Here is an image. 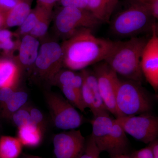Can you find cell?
Here are the masks:
<instances>
[{
  "instance_id": "1",
  "label": "cell",
  "mask_w": 158,
  "mask_h": 158,
  "mask_svg": "<svg viewBox=\"0 0 158 158\" xmlns=\"http://www.w3.org/2000/svg\"><path fill=\"white\" fill-rule=\"evenodd\" d=\"M113 42L96 37L90 29H81L62 46L63 64L71 70L85 69L89 65L104 61Z\"/></svg>"
},
{
  "instance_id": "2",
  "label": "cell",
  "mask_w": 158,
  "mask_h": 158,
  "mask_svg": "<svg viewBox=\"0 0 158 158\" xmlns=\"http://www.w3.org/2000/svg\"><path fill=\"white\" fill-rule=\"evenodd\" d=\"M148 39L137 36L124 41H113L104 62L118 75L142 83L144 76L141 69V57Z\"/></svg>"
},
{
  "instance_id": "3",
  "label": "cell",
  "mask_w": 158,
  "mask_h": 158,
  "mask_svg": "<svg viewBox=\"0 0 158 158\" xmlns=\"http://www.w3.org/2000/svg\"><path fill=\"white\" fill-rule=\"evenodd\" d=\"M110 21V29L118 37H131L152 31L156 20L147 7L134 0Z\"/></svg>"
},
{
  "instance_id": "4",
  "label": "cell",
  "mask_w": 158,
  "mask_h": 158,
  "mask_svg": "<svg viewBox=\"0 0 158 158\" xmlns=\"http://www.w3.org/2000/svg\"><path fill=\"white\" fill-rule=\"evenodd\" d=\"M116 103L118 117L149 113L152 107V100L142 83L126 79H120Z\"/></svg>"
},
{
  "instance_id": "5",
  "label": "cell",
  "mask_w": 158,
  "mask_h": 158,
  "mask_svg": "<svg viewBox=\"0 0 158 158\" xmlns=\"http://www.w3.org/2000/svg\"><path fill=\"white\" fill-rule=\"evenodd\" d=\"M45 100L52 121L59 129H76L84 122L83 116L65 98L55 93H46Z\"/></svg>"
},
{
  "instance_id": "6",
  "label": "cell",
  "mask_w": 158,
  "mask_h": 158,
  "mask_svg": "<svg viewBox=\"0 0 158 158\" xmlns=\"http://www.w3.org/2000/svg\"><path fill=\"white\" fill-rule=\"evenodd\" d=\"M102 23L88 9L73 7H63L56 20L57 31L68 38L81 29L93 31Z\"/></svg>"
},
{
  "instance_id": "7",
  "label": "cell",
  "mask_w": 158,
  "mask_h": 158,
  "mask_svg": "<svg viewBox=\"0 0 158 158\" xmlns=\"http://www.w3.org/2000/svg\"><path fill=\"white\" fill-rule=\"evenodd\" d=\"M126 134L139 141L149 144L158 135V117L149 113L115 118Z\"/></svg>"
},
{
  "instance_id": "8",
  "label": "cell",
  "mask_w": 158,
  "mask_h": 158,
  "mask_svg": "<svg viewBox=\"0 0 158 158\" xmlns=\"http://www.w3.org/2000/svg\"><path fill=\"white\" fill-rule=\"evenodd\" d=\"M100 93L103 101L109 113L116 118L118 117L116 109V90L120 79L117 74L105 62L97 63L94 67Z\"/></svg>"
},
{
  "instance_id": "9",
  "label": "cell",
  "mask_w": 158,
  "mask_h": 158,
  "mask_svg": "<svg viewBox=\"0 0 158 158\" xmlns=\"http://www.w3.org/2000/svg\"><path fill=\"white\" fill-rule=\"evenodd\" d=\"M86 139L80 130L73 129L54 136V153L56 158H80L85 150Z\"/></svg>"
},
{
  "instance_id": "10",
  "label": "cell",
  "mask_w": 158,
  "mask_h": 158,
  "mask_svg": "<svg viewBox=\"0 0 158 158\" xmlns=\"http://www.w3.org/2000/svg\"><path fill=\"white\" fill-rule=\"evenodd\" d=\"M157 26L153 27L151 36L142 52L141 67L143 76L157 92L158 90V35Z\"/></svg>"
},
{
  "instance_id": "11",
  "label": "cell",
  "mask_w": 158,
  "mask_h": 158,
  "mask_svg": "<svg viewBox=\"0 0 158 158\" xmlns=\"http://www.w3.org/2000/svg\"><path fill=\"white\" fill-rule=\"evenodd\" d=\"M35 63L41 74L52 81L63 63L62 46L56 42L43 44Z\"/></svg>"
},
{
  "instance_id": "12",
  "label": "cell",
  "mask_w": 158,
  "mask_h": 158,
  "mask_svg": "<svg viewBox=\"0 0 158 158\" xmlns=\"http://www.w3.org/2000/svg\"><path fill=\"white\" fill-rule=\"evenodd\" d=\"M114 121L110 115L94 116L90 121L92 126L90 135L101 152H106Z\"/></svg>"
},
{
  "instance_id": "13",
  "label": "cell",
  "mask_w": 158,
  "mask_h": 158,
  "mask_svg": "<svg viewBox=\"0 0 158 158\" xmlns=\"http://www.w3.org/2000/svg\"><path fill=\"white\" fill-rule=\"evenodd\" d=\"M128 141L126 133L114 119L106 152L111 158H117L119 156L128 154Z\"/></svg>"
},
{
  "instance_id": "14",
  "label": "cell",
  "mask_w": 158,
  "mask_h": 158,
  "mask_svg": "<svg viewBox=\"0 0 158 158\" xmlns=\"http://www.w3.org/2000/svg\"><path fill=\"white\" fill-rule=\"evenodd\" d=\"M84 81L90 88L94 98L93 108L91 110L94 116L110 115L100 93L97 80L93 71L84 69L81 71Z\"/></svg>"
},
{
  "instance_id": "15",
  "label": "cell",
  "mask_w": 158,
  "mask_h": 158,
  "mask_svg": "<svg viewBox=\"0 0 158 158\" xmlns=\"http://www.w3.org/2000/svg\"><path fill=\"white\" fill-rule=\"evenodd\" d=\"M119 0H87V9L102 23H109Z\"/></svg>"
},
{
  "instance_id": "16",
  "label": "cell",
  "mask_w": 158,
  "mask_h": 158,
  "mask_svg": "<svg viewBox=\"0 0 158 158\" xmlns=\"http://www.w3.org/2000/svg\"><path fill=\"white\" fill-rule=\"evenodd\" d=\"M39 42L35 37L26 35L20 46V61L23 65L29 66L35 62L38 56Z\"/></svg>"
},
{
  "instance_id": "17",
  "label": "cell",
  "mask_w": 158,
  "mask_h": 158,
  "mask_svg": "<svg viewBox=\"0 0 158 158\" xmlns=\"http://www.w3.org/2000/svg\"><path fill=\"white\" fill-rule=\"evenodd\" d=\"M18 129L17 138L23 146L35 148L41 143L43 132L35 124H31Z\"/></svg>"
},
{
  "instance_id": "18",
  "label": "cell",
  "mask_w": 158,
  "mask_h": 158,
  "mask_svg": "<svg viewBox=\"0 0 158 158\" xmlns=\"http://www.w3.org/2000/svg\"><path fill=\"white\" fill-rule=\"evenodd\" d=\"M22 146L17 138L2 136L0 138V158H18L21 153Z\"/></svg>"
},
{
  "instance_id": "19",
  "label": "cell",
  "mask_w": 158,
  "mask_h": 158,
  "mask_svg": "<svg viewBox=\"0 0 158 158\" xmlns=\"http://www.w3.org/2000/svg\"><path fill=\"white\" fill-rule=\"evenodd\" d=\"M28 99V94L23 91H15L10 98L4 104L2 114L4 117L11 118L13 113L25 106Z\"/></svg>"
},
{
  "instance_id": "20",
  "label": "cell",
  "mask_w": 158,
  "mask_h": 158,
  "mask_svg": "<svg viewBox=\"0 0 158 158\" xmlns=\"http://www.w3.org/2000/svg\"><path fill=\"white\" fill-rule=\"evenodd\" d=\"M30 14V7L26 3H20L12 8L7 16L6 24L9 27L21 26Z\"/></svg>"
},
{
  "instance_id": "21",
  "label": "cell",
  "mask_w": 158,
  "mask_h": 158,
  "mask_svg": "<svg viewBox=\"0 0 158 158\" xmlns=\"http://www.w3.org/2000/svg\"><path fill=\"white\" fill-rule=\"evenodd\" d=\"M17 73L14 63L9 60L0 61V88L11 86Z\"/></svg>"
},
{
  "instance_id": "22",
  "label": "cell",
  "mask_w": 158,
  "mask_h": 158,
  "mask_svg": "<svg viewBox=\"0 0 158 158\" xmlns=\"http://www.w3.org/2000/svg\"><path fill=\"white\" fill-rule=\"evenodd\" d=\"M65 99L74 107L84 112L86 108L81 95V92L70 86H63L60 87Z\"/></svg>"
},
{
  "instance_id": "23",
  "label": "cell",
  "mask_w": 158,
  "mask_h": 158,
  "mask_svg": "<svg viewBox=\"0 0 158 158\" xmlns=\"http://www.w3.org/2000/svg\"><path fill=\"white\" fill-rule=\"evenodd\" d=\"M10 119L18 128L34 124L31 119L29 107L25 106L13 113Z\"/></svg>"
},
{
  "instance_id": "24",
  "label": "cell",
  "mask_w": 158,
  "mask_h": 158,
  "mask_svg": "<svg viewBox=\"0 0 158 158\" xmlns=\"http://www.w3.org/2000/svg\"><path fill=\"white\" fill-rule=\"evenodd\" d=\"M77 73L72 70L59 71L54 77L52 81L60 86H72Z\"/></svg>"
},
{
  "instance_id": "25",
  "label": "cell",
  "mask_w": 158,
  "mask_h": 158,
  "mask_svg": "<svg viewBox=\"0 0 158 158\" xmlns=\"http://www.w3.org/2000/svg\"><path fill=\"white\" fill-rule=\"evenodd\" d=\"M101 152L90 135L86 140L85 150L80 158H100Z\"/></svg>"
},
{
  "instance_id": "26",
  "label": "cell",
  "mask_w": 158,
  "mask_h": 158,
  "mask_svg": "<svg viewBox=\"0 0 158 158\" xmlns=\"http://www.w3.org/2000/svg\"><path fill=\"white\" fill-rule=\"evenodd\" d=\"M29 111L33 123L44 132L46 123L44 116L42 112L39 109L33 107H29Z\"/></svg>"
},
{
  "instance_id": "27",
  "label": "cell",
  "mask_w": 158,
  "mask_h": 158,
  "mask_svg": "<svg viewBox=\"0 0 158 158\" xmlns=\"http://www.w3.org/2000/svg\"><path fill=\"white\" fill-rule=\"evenodd\" d=\"M81 95L83 103L86 108L92 110L93 108L94 98L90 88L88 87L84 80L81 89Z\"/></svg>"
},
{
  "instance_id": "28",
  "label": "cell",
  "mask_w": 158,
  "mask_h": 158,
  "mask_svg": "<svg viewBox=\"0 0 158 158\" xmlns=\"http://www.w3.org/2000/svg\"><path fill=\"white\" fill-rule=\"evenodd\" d=\"M39 20V18L34 13H30L25 20L20 26V31L23 34L31 32L36 25Z\"/></svg>"
},
{
  "instance_id": "29",
  "label": "cell",
  "mask_w": 158,
  "mask_h": 158,
  "mask_svg": "<svg viewBox=\"0 0 158 158\" xmlns=\"http://www.w3.org/2000/svg\"><path fill=\"white\" fill-rule=\"evenodd\" d=\"M48 29V23L47 22L41 20L39 18L37 23L30 32L33 37H41L46 33Z\"/></svg>"
},
{
  "instance_id": "30",
  "label": "cell",
  "mask_w": 158,
  "mask_h": 158,
  "mask_svg": "<svg viewBox=\"0 0 158 158\" xmlns=\"http://www.w3.org/2000/svg\"><path fill=\"white\" fill-rule=\"evenodd\" d=\"M63 7H73L80 9H86L88 8L87 0H61Z\"/></svg>"
},
{
  "instance_id": "31",
  "label": "cell",
  "mask_w": 158,
  "mask_h": 158,
  "mask_svg": "<svg viewBox=\"0 0 158 158\" xmlns=\"http://www.w3.org/2000/svg\"><path fill=\"white\" fill-rule=\"evenodd\" d=\"M129 156L131 158H153L152 150L149 145L135 152Z\"/></svg>"
},
{
  "instance_id": "32",
  "label": "cell",
  "mask_w": 158,
  "mask_h": 158,
  "mask_svg": "<svg viewBox=\"0 0 158 158\" xmlns=\"http://www.w3.org/2000/svg\"><path fill=\"white\" fill-rule=\"evenodd\" d=\"M15 91L11 86L0 88V103L4 105L10 98Z\"/></svg>"
},
{
  "instance_id": "33",
  "label": "cell",
  "mask_w": 158,
  "mask_h": 158,
  "mask_svg": "<svg viewBox=\"0 0 158 158\" xmlns=\"http://www.w3.org/2000/svg\"><path fill=\"white\" fill-rule=\"evenodd\" d=\"M14 43L12 41L11 38L4 42L0 43V49L4 51L11 50L14 48Z\"/></svg>"
},
{
  "instance_id": "34",
  "label": "cell",
  "mask_w": 158,
  "mask_h": 158,
  "mask_svg": "<svg viewBox=\"0 0 158 158\" xmlns=\"http://www.w3.org/2000/svg\"><path fill=\"white\" fill-rule=\"evenodd\" d=\"M11 33L7 30H0V43L11 39Z\"/></svg>"
},
{
  "instance_id": "35",
  "label": "cell",
  "mask_w": 158,
  "mask_h": 158,
  "mask_svg": "<svg viewBox=\"0 0 158 158\" xmlns=\"http://www.w3.org/2000/svg\"><path fill=\"white\" fill-rule=\"evenodd\" d=\"M17 5L15 0H0V6L8 8H13Z\"/></svg>"
},
{
  "instance_id": "36",
  "label": "cell",
  "mask_w": 158,
  "mask_h": 158,
  "mask_svg": "<svg viewBox=\"0 0 158 158\" xmlns=\"http://www.w3.org/2000/svg\"><path fill=\"white\" fill-rule=\"evenodd\" d=\"M152 150L153 158H158V143L157 139H156L154 141L149 143Z\"/></svg>"
},
{
  "instance_id": "37",
  "label": "cell",
  "mask_w": 158,
  "mask_h": 158,
  "mask_svg": "<svg viewBox=\"0 0 158 158\" xmlns=\"http://www.w3.org/2000/svg\"><path fill=\"white\" fill-rule=\"evenodd\" d=\"M134 1L141 3V4H144L145 6H147L150 3L156 0H134Z\"/></svg>"
},
{
  "instance_id": "38",
  "label": "cell",
  "mask_w": 158,
  "mask_h": 158,
  "mask_svg": "<svg viewBox=\"0 0 158 158\" xmlns=\"http://www.w3.org/2000/svg\"><path fill=\"white\" fill-rule=\"evenodd\" d=\"M22 158H43L39 156L32 155L30 154H23Z\"/></svg>"
},
{
  "instance_id": "39",
  "label": "cell",
  "mask_w": 158,
  "mask_h": 158,
  "mask_svg": "<svg viewBox=\"0 0 158 158\" xmlns=\"http://www.w3.org/2000/svg\"><path fill=\"white\" fill-rule=\"evenodd\" d=\"M39 1L43 3H45V4H50L55 2L57 0H39Z\"/></svg>"
},
{
  "instance_id": "40",
  "label": "cell",
  "mask_w": 158,
  "mask_h": 158,
  "mask_svg": "<svg viewBox=\"0 0 158 158\" xmlns=\"http://www.w3.org/2000/svg\"><path fill=\"white\" fill-rule=\"evenodd\" d=\"M4 19L2 15L0 13V27L4 24Z\"/></svg>"
},
{
  "instance_id": "41",
  "label": "cell",
  "mask_w": 158,
  "mask_h": 158,
  "mask_svg": "<svg viewBox=\"0 0 158 158\" xmlns=\"http://www.w3.org/2000/svg\"><path fill=\"white\" fill-rule=\"evenodd\" d=\"M117 158H131V157H130V156L128 155V154H127L119 156V157Z\"/></svg>"
},
{
  "instance_id": "42",
  "label": "cell",
  "mask_w": 158,
  "mask_h": 158,
  "mask_svg": "<svg viewBox=\"0 0 158 158\" xmlns=\"http://www.w3.org/2000/svg\"></svg>"
}]
</instances>
